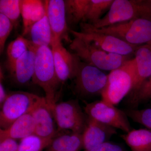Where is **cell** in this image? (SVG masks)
Wrapping results in <instances>:
<instances>
[{"mask_svg":"<svg viewBox=\"0 0 151 151\" xmlns=\"http://www.w3.org/2000/svg\"><path fill=\"white\" fill-rule=\"evenodd\" d=\"M108 77V75L100 69L82 62L76 56L74 78L76 89L78 93L84 95L101 94L107 84Z\"/></svg>","mask_w":151,"mask_h":151,"instance_id":"7","label":"cell"},{"mask_svg":"<svg viewBox=\"0 0 151 151\" xmlns=\"http://www.w3.org/2000/svg\"><path fill=\"white\" fill-rule=\"evenodd\" d=\"M3 75L1 69V81H0V105L2 106L7 97L5 89L3 84Z\"/></svg>","mask_w":151,"mask_h":151,"instance_id":"32","label":"cell"},{"mask_svg":"<svg viewBox=\"0 0 151 151\" xmlns=\"http://www.w3.org/2000/svg\"><path fill=\"white\" fill-rule=\"evenodd\" d=\"M42 98L33 93L23 91L12 92L8 94L1 106V129H7L19 118L30 112Z\"/></svg>","mask_w":151,"mask_h":151,"instance_id":"6","label":"cell"},{"mask_svg":"<svg viewBox=\"0 0 151 151\" xmlns=\"http://www.w3.org/2000/svg\"><path fill=\"white\" fill-rule=\"evenodd\" d=\"M134 55L136 76L131 91L132 94L151 75V44L139 46Z\"/></svg>","mask_w":151,"mask_h":151,"instance_id":"16","label":"cell"},{"mask_svg":"<svg viewBox=\"0 0 151 151\" xmlns=\"http://www.w3.org/2000/svg\"><path fill=\"white\" fill-rule=\"evenodd\" d=\"M74 37L80 38L94 45L104 51L130 56L134 54L139 46L127 43L124 41L113 36L92 30H82L81 32L70 30Z\"/></svg>","mask_w":151,"mask_h":151,"instance_id":"10","label":"cell"},{"mask_svg":"<svg viewBox=\"0 0 151 151\" xmlns=\"http://www.w3.org/2000/svg\"><path fill=\"white\" fill-rule=\"evenodd\" d=\"M30 43V41L24 38L22 36H19L9 45L7 49L6 65L10 73L13 70L17 60L29 49Z\"/></svg>","mask_w":151,"mask_h":151,"instance_id":"23","label":"cell"},{"mask_svg":"<svg viewBox=\"0 0 151 151\" xmlns=\"http://www.w3.org/2000/svg\"><path fill=\"white\" fill-rule=\"evenodd\" d=\"M151 99V75L141 85L139 89L132 94L131 103L138 104Z\"/></svg>","mask_w":151,"mask_h":151,"instance_id":"28","label":"cell"},{"mask_svg":"<svg viewBox=\"0 0 151 151\" xmlns=\"http://www.w3.org/2000/svg\"><path fill=\"white\" fill-rule=\"evenodd\" d=\"M32 80L44 91L47 103L52 112L57 103V91L60 82L57 76L52 51L50 47H40L36 50Z\"/></svg>","mask_w":151,"mask_h":151,"instance_id":"2","label":"cell"},{"mask_svg":"<svg viewBox=\"0 0 151 151\" xmlns=\"http://www.w3.org/2000/svg\"><path fill=\"white\" fill-rule=\"evenodd\" d=\"M90 0L65 1L67 23L76 24L86 21Z\"/></svg>","mask_w":151,"mask_h":151,"instance_id":"22","label":"cell"},{"mask_svg":"<svg viewBox=\"0 0 151 151\" xmlns=\"http://www.w3.org/2000/svg\"><path fill=\"white\" fill-rule=\"evenodd\" d=\"M19 146L17 140L11 138L0 140V151H18Z\"/></svg>","mask_w":151,"mask_h":151,"instance_id":"30","label":"cell"},{"mask_svg":"<svg viewBox=\"0 0 151 151\" xmlns=\"http://www.w3.org/2000/svg\"><path fill=\"white\" fill-rule=\"evenodd\" d=\"M35 124V134L47 139H52L58 134L55 125L54 116L47 103L42 97L31 111Z\"/></svg>","mask_w":151,"mask_h":151,"instance_id":"12","label":"cell"},{"mask_svg":"<svg viewBox=\"0 0 151 151\" xmlns=\"http://www.w3.org/2000/svg\"><path fill=\"white\" fill-rule=\"evenodd\" d=\"M29 49L20 57L11 72L14 80L19 84H24L32 79L35 69L36 51L37 47L32 42Z\"/></svg>","mask_w":151,"mask_h":151,"instance_id":"15","label":"cell"},{"mask_svg":"<svg viewBox=\"0 0 151 151\" xmlns=\"http://www.w3.org/2000/svg\"><path fill=\"white\" fill-rule=\"evenodd\" d=\"M21 1L20 0H1L0 13L3 14L9 19L16 27L20 14Z\"/></svg>","mask_w":151,"mask_h":151,"instance_id":"25","label":"cell"},{"mask_svg":"<svg viewBox=\"0 0 151 151\" xmlns=\"http://www.w3.org/2000/svg\"><path fill=\"white\" fill-rule=\"evenodd\" d=\"M124 112L134 122L142 124L151 130V108L141 110L129 109Z\"/></svg>","mask_w":151,"mask_h":151,"instance_id":"27","label":"cell"},{"mask_svg":"<svg viewBox=\"0 0 151 151\" xmlns=\"http://www.w3.org/2000/svg\"><path fill=\"white\" fill-rule=\"evenodd\" d=\"M84 110L88 117L105 125L122 130L126 133L132 130L128 116L124 111L103 100L86 103Z\"/></svg>","mask_w":151,"mask_h":151,"instance_id":"9","label":"cell"},{"mask_svg":"<svg viewBox=\"0 0 151 151\" xmlns=\"http://www.w3.org/2000/svg\"><path fill=\"white\" fill-rule=\"evenodd\" d=\"M81 31L92 30L119 38L135 46L151 44V17H142L101 28L88 27L81 23Z\"/></svg>","mask_w":151,"mask_h":151,"instance_id":"1","label":"cell"},{"mask_svg":"<svg viewBox=\"0 0 151 151\" xmlns=\"http://www.w3.org/2000/svg\"><path fill=\"white\" fill-rule=\"evenodd\" d=\"M136 71L134 58L128 60L122 66L111 71L101 94L102 100L114 106L119 104L132 90Z\"/></svg>","mask_w":151,"mask_h":151,"instance_id":"3","label":"cell"},{"mask_svg":"<svg viewBox=\"0 0 151 151\" xmlns=\"http://www.w3.org/2000/svg\"><path fill=\"white\" fill-rule=\"evenodd\" d=\"M29 33L31 41L35 46L40 47L51 45L52 35L47 17V7L45 15L32 26Z\"/></svg>","mask_w":151,"mask_h":151,"instance_id":"20","label":"cell"},{"mask_svg":"<svg viewBox=\"0 0 151 151\" xmlns=\"http://www.w3.org/2000/svg\"><path fill=\"white\" fill-rule=\"evenodd\" d=\"M142 17H151L148 1L114 0L106 15L92 24L85 23L89 27L99 29Z\"/></svg>","mask_w":151,"mask_h":151,"instance_id":"4","label":"cell"},{"mask_svg":"<svg viewBox=\"0 0 151 151\" xmlns=\"http://www.w3.org/2000/svg\"><path fill=\"white\" fill-rule=\"evenodd\" d=\"M52 113L57 125L58 133L62 131L83 133L87 119L78 101L71 100L56 103Z\"/></svg>","mask_w":151,"mask_h":151,"instance_id":"8","label":"cell"},{"mask_svg":"<svg viewBox=\"0 0 151 151\" xmlns=\"http://www.w3.org/2000/svg\"><path fill=\"white\" fill-rule=\"evenodd\" d=\"M122 137L132 151H151V130L133 129Z\"/></svg>","mask_w":151,"mask_h":151,"instance_id":"21","label":"cell"},{"mask_svg":"<svg viewBox=\"0 0 151 151\" xmlns=\"http://www.w3.org/2000/svg\"><path fill=\"white\" fill-rule=\"evenodd\" d=\"M148 2L149 6H150L151 11V0H149V1H148Z\"/></svg>","mask_w":151,"mask_h":151,"instance_id":"33","label":"cell"},{"mask_svg":"<svg viewBox=\"0 0 151 151\" xmlns=\"http://www.w3.org/2000/svg\"><path fill=\"white\" fill-rule=\"evenodd\" d=\"M47 17L52 35V40H61L68 30L65 1H46Z\"/></svg>","mask_w":151,"mask_h":151,"instance_id":"14","label":"cell"},{"mask_svg":"<svg viewBox=\"0 0 151 151\" xmlns=\"http://www.w3.org/2000/svg\"><path fill=\"white\" fill-rule=\"evenodd\" d=\"M70 47L78 58L100 70H113L122 66L129 56L110 53L104 51L94 45L74 37Z\"/></svg>","mask_w":151,"mask_h":151,"instance_id":"5","label":"cell"},{"mask_svg":"<svg viewBox=\"0 0 151 151\" xmlns=\"http://www.w3.org/2000/svg\"><path fill=\"white\" fill-rule=\"evenodd\" d=\"M87 151H127L122 146L109 142H105Z\"/></svg>","mask_w":151,"mask_h":151,"instance_id":"31","label":"cell"},{"mask_svg":"<svg viewBox=\"0 0 151 151\" xmlns=\"http://www.w3.org/2000/svg\"><path fill=\"white\" fill-rule=\"evenodd\" d=\"M14 27L13 23L6 17L0 13V52L1 54L6 41Z\"/></svg>","mask_w":151,"mask_h":151,"instance_id":"29","label":"cell"},{"mask_svg":"<svg viewBox=\"0 0 151 151\" xmlns=\"http://www.w3.org/2000/svg\"><path fill=\"white\" fill-rule=\"evenodd\" d=\"M51 46L55 71L60 82L74 78L76 55L68 51L62 45L61 40H52Z\"/></svg>","mask_w":151,"mask_h":151,"instance_id":"11","label":"cell"},{"mask_svg":"<svg viewBox=\"0 0 151 151\" xmlns=\"http://www.w3.org/2000/svg\"><path fill=\"white\" fill-rule=\"evenodd\" d=\"M114 0H90L86 21L93 24L101 19V16L110 7Z\"/></svg>","mask_w":151,"mask_h":151,"instance_id":"26","label":"cell"},{"mask_svg":"<svg viewBox=\"0 0 151 151\" xmlns=\"http://www.w3.org/2000/svg\"><path fill=\"white\" fill-rule=\"evenodd\" d=\"M82 149V134L70 132L58 135L45 151H80Z\"/></svg>","mask_w":151,"mask_h":151,"instance_id":"19","label":"cell"},{"mask_svg":"<svg viewBox=\"0 0 151 151\" xmlns=\"http://www.w3.org/2000/svg\"><path fill=\"white\" fill-rule=\"evenodd\" d=\"M35 124L31 113L29 112L14 122L5 129H0V140L6 138L22 139L35 134Z\"/></svg>","mask_w":151,"mask_h":151,"instance_id":"17","label":"cell"},{"mask_svg":"<svg viewBox=\"0 0 151 151\" xmlns=\"http://www.w3.org/2000/svg\"><path fill=\"white\" fill-rule=\"evenodd\" d=\"M21 9L23 24L22 35L25 36L29 33L32 26L45 15L46 3L40 0H22Z\"/></svg>","mask_w":151,"mask_h":151,"instance_id":"18","label":"cell"},{"mask_svg":"<svg viewBox=\"0 0 151 151\" xmlns=\"http://www.w3.org/2000/svg\"><path fill=\"white\" fill-rule=\"evenodd\" d=\"M117 134L116 129L88 117L85 129L82 134L83 149L89 151L108 142Z\"/></svg>","mask_w":151,"mask_h":151,"instance_id":"13","label":"cell"},{"mask_svg":"<svg viewBox=\"0 0 151 151\" xmlns=\"http://www.w3.org/2000/svg\"><path fill=\"white\" fill-rule=\"evenodd\" d=\"M52 140L43 139L35 134L31 135L21 140L18 151H42Z\"/></svg>","mask_w":151,"mask_h":151,"instance_id":"24","label":"cell"}]
</instances>
